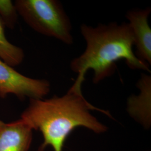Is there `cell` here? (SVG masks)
Returning <instances> with one entry per match:
<instances>
[{
  "label": "cell",
  "instance_id": "obj_1",
  "mask_svg": "<svg viewBox=\"0 0 151 151\" xmlns=\"http://www.w3.org/2000/svg\"><path fill=\"white\" fill-rule=\"evenodd\" d=\"M80 30L86 47L82 54L70 62L71 70L78 75L70 87L73 90L82 92L88 70L93 71L95 84L113 75L120 60H124L132 70L151 73L150 65L138 59L133 51L134 39L128 23L111 22L95 27L82 24Z\"/></svg>",
  "mask_w": 151,
  "mask_h": 151
},
{
  "label": "cell",
  "instance_id": "obj_2",
  "mask_svg": "<svg viewBox=\"0 0 151 151\" xmlns=\"http://www.w3.org/2000/svg\"><path fill=\"white\" fill-rule=\"evenodd\" d=\"M95 110L111 118L108 111L99 109L87 102L82 92L71 88L62 96L48 99H30L21 118L32 130L40 131L43 142L38 151L51 146L54 151H62L65 140L73 130L83 127L96 133L107 127L90 113Z\"/></svg>",
  "mask_w": 151,
  "mask_h": 151
},
{
  "label": "cell",
  "instance_id": "obj_3",
  "mask_svg": "<svg viewBox=\"0 0 151 151\" xmlns=\"http://www.w3.org/2000/svg\"><path fill=\"white\" fill-rule=\"evenodd\" d=\"M17 13L33 30L63 43H73L72 25L63 6L57 0H17Z\"/></svg>",
  "mask_w": 151,
  "mask_h": 151
},
{
  "label": "cell",
  "instance_id": "obj_4",
  "mask_svg": "<svg viewBox=\"0 0 151 151\" xmlns=\"http://www.w3.org/2000/svg\"><path fill=\"white\" fill-rule=\"evenodd\" d=\"M50 90L49 81L25 76L0 59V97L14 94L21 99H43Z\"/></svg>",
  "mask_w": 151,
  "mask_h": 151
},
{
  "label": "cell",
  "instance_id": "obj_5",
  "mask_svg": "<svg viewBox=\"0 0 151 151\" xmlns=\"http://www.w3.org/2000/svg\"><path fill=\"white\" fill-rule=\"evenodd\" d=\"M151 7L128 11L126 18L131 29L136 47L135 55L142 62L151 65V29L148 23Z\"/></svg>",
  "mask_w": 151,
  "mask_h": 151
},
{
  "label": "cell",
  "instance_id": "obj_6",
  "mask_svg": "<svg viewBox=\"0 0 151 151\" xmlns=\"http://www.w3.org/2000/svg\"><path fill=\"white\" fill-rule=\"evenodd\" d=\"M32 129L22 119L5 123L0 129V151H29Z\"/></svg>",
  "mask_w": 151,
  "mask_h": 151
},
{
  "label": "cell",
  "instance_id": "obj_7",
  "mask_svg": "<svg viewBox=\"0 0 151 151\" xmlns=\"http://www.w3.org/2000/svg\"><path fill=\"white\" fill-rule=\"evenodd\" d=\"M4 24L0 19V59L11 67L22 63L24 53L22 48L14 45L6 37Z\"/></svg>",
  "mask_w": 151,
  "mask_h": 151
},
{
  "label": "cell",
  "instance_id": "obj_8",
  "mask_svg": "<svg viewBox=\"0 0 151 151\" xmlns=\"http://www.w3.org/2000/svg\"><path fill=\"white\" fill-rule=\"evenodd\" d=\"M16 7L10 0H0V19L5 26L12 29L17 19Z\"/></svg>",
  "mask_w": 151,
  "mask_h": 151
},
{
  "label": "cell",
  "instance_id": "obj_9",
  "mask_svg": "<svg viewBox=\"0 0 151 151\" xmlns=\"http://www.w3.org/2000/svg\"><path fill=\"white\" fill-rule=\"evenodd\" d=\"M5 123L4 122H3L2 121H1V120H0V129L3 127V126L5 125Z\"/></svg>",
  "mask_w": 151,
  "mask_h": 151
}]
</instances>
